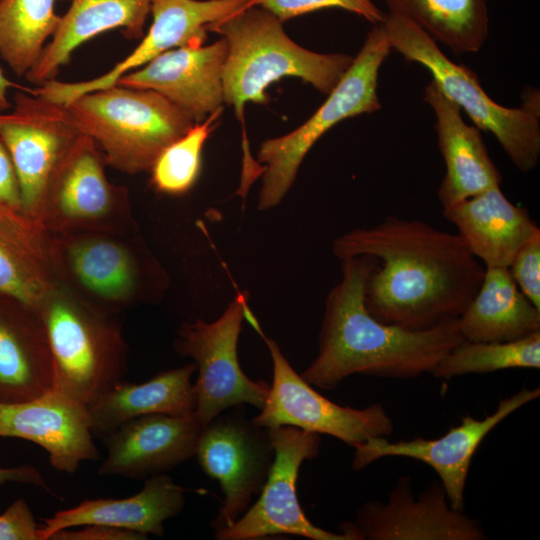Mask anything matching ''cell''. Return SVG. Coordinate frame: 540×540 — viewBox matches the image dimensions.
Returning a JSON list of instances; mask_svg holds the SVG:
<instances>
[{"mask_svg":"<svg viewBox=\"0 0 540 540\" xmlns=\"http://www.w3.org/2000/svg\"><path fill=\"white\" fill-rule=\"evenodd\" d=\"M332 250L340 260L372 256L364 293L368 312L413 331L458 318L485 271L457 233L394 215L342 234Z\"/></svg>","mask_w":540,"mask_h":540,"instance_id":"cell-1","label":"cell"},{"mask_svg":"<svg viewBox=\"0 0 540 540\" xmlns=\"http://www.w3.org/2000/svg\"><path fill=\"white\" fill-rule=\"evenodd\" d=\"M341 261V280L325 301L318 354L301 374L310 385L331 390L353 374L417 378L431 373L464 340L457 318L418 331L377 320L364 302L374 258L361 255Z\"/></svg>","mask_w":540,"mask_h":540,"instance_id":"cell-2","label":"cell"},{"mask_svg":"<svg viewBox=\"0 0 540 540\" xmlns=\"http://www.w3.org/2000/svg\"><path fill=\"white\" fill-rule=\"evenodd\" d=\"M207 30L220 34L227 43L222 75L224 103L233 106L243 126L247 161V103H267L266 89L284 77L299 78L328 95L353 61L344 53H318L303 48L286 34L282 21L259 6H248L210 24Z\"/></svg>","mask_w":540,"mask_h":540,"instance_id":"cell-3","label":"cell"},{"mask_svg":"<svg viewBox=\"0 0 540 540\" xmlns=\"http://www.w3.org/2000/svg\"><path fill=\"white\" fill-rule=\"evenodd\" d=\"M135 233L48 232L59 285L110 316L156 299L167 277Z\"/></svg>","mask_w":540,"mask_h":540,"instance_id":"cell-4","label":"cell"},{"mask_svg":"<svg viewBox=\"0 0 540 540\" xmlns=\"http://www.w3.org/2000/svg\"><path fill=\"white\" fill-rule=\"evenodd\" d=\"M65 106L107 165L129 175L149 172L160 153L195 124L159 93L119 84L84 93Z\"/></svg>","mask_w":540,"mask_h":540,"instance_id":"cell-5","label":"cell"},{"mask_svg":"<svg viewBox=\"0 0 540 540\" xmlns=\"http://www.w3.org/2000/svg\"><path fill=\"white\" fill-rule=\"evenodd\" d=\"M36 312L51 350L53 392L87 405L124 380L128 347L113 316L89 307L60 285Z\"/></svg>","mask_w":540,"mask_h":540,"instance_id":"cell-6","label":"cell"},{"mask_svg":"<svg viewBox=\"0 0 540 540\" xmlns=\"http://www.w3.org/2000/svg\"><path fill=\"white\" fill-rule=\"evenodd\" d=\"M391 49L383 24H374L348 70L311 117L290 133L261 143L257 154L263 165L259 210L281 202L306 154L327 131L347 118L381 109L378 77Z\"/></svg>","mask_w":540,"mask_h":540,"instance_id":"cell-7","label":"cell"},{"mask_svg":"<svg viewBox=\"0 0 540 540\" xmlns=\"http://www.w3.org/2000/svg\"><path fill=\"white\" fill-rule=\"evenodd\" d=\"M391 48L425 67L442 92L480 130L492 133L518 170L528 173L540 159L539 113L525 106L508 108L491 99L477 74L451 61L436 42L410 20L387 13L382 22Z\"/></svg>","mask_w":540,"mask_h":540,"instance_id":"cell-8","label":"cell"},{"mask_svg":"<svg viewBox=\"0 0 540 540\" xmlns=\"http://www.w3.org/2000/svg\"><path fill=\"white\" fill-rule=\"evenodd\" d=\"M105 156L80 134L51 175L38 224L47 232H136L128 189L112 183Z\"/></svg>","mask_w":540,"mask_h":540,"instance_id":"cell-9","label":"cell"},{"mask_svg":"<svg viewBox=\"0 0 540 540\" xmlns=\"http://www.w3.org/2000/svg\"><path fill=\"white\" fill-rule=\"evenodd\" d=\"M246 307V294L239 293L216 320L184 322L177 332L176 352L190 357L198 371L194 414L202 426L230 407L250 404L262 409L266 402L270 385L250 379L239 364L237 347Z\"/></svg>","mask_w":540,"mask_h":540,"instance_id":"cell-10","label":"cell"},{"mask_svg":"<svg viewBox=\"0 0 540 540\" xmlns=\"http://www.w3.org/2000/svg\"><path fill=\"white\" fill-rule=\"evenodd\" d=\"M194 457L223 493L211 523L215 534L234 523L261 493L274 460L270 429L249 418L244 405L230 407L202 427Z\"/></svg>","mask_w":540,"mask_h":540,"instance_id":"cell-11","label":"cell"},{"mask_svg":"<svg viewBox=\"0 0 540 540\" xmlns=\"http://www.w3.org/2000/svg\"><path fill=\"white\" fill-rule=\"evenodd\" d=\"M11 108L0 112V139L17 174L23 211L38 223L48 181L80 132L65 104L30 88L16 89Z\"/></svg>","mask_w":540,"mask_h":540,"instance_id":"cell-12","label":"cell"},{"mask_svg":"<svg viewBox=\"0 0 540 540\" xmlns=\"http://www.w3.org/2000/svg\"><path fill=\"white\" fill-rule=\"evenodd\" d=\"M262 336L273 363V381L264 406L252 418L257 425L293 426L333 436L352 447L370 438L392 435L394 424L382 404L357 409L334 403L292 368L273 339Z\"/></svg>","mask_w":540,"mask_h":540,"instance_id":"cell-13","label":"cell"},{"mask_svg":"<svg viewBox=\"0 0 540 540\" xmlns=\"http://www.w3.org/2000/svg\"><path fill=\"white\" fill-rule=\"evenodd\" d=\"M270 429L274 460L260 497L230 526L214 534L218 540H256L294 535L312 540H349L314 525L297 497L296 484L302 463L320 450V434L293 426Z\"/></svg>","mask_w":540,"mask_h":540,"instance_id":"cell-14","label":"cell"},{"mask_svg":"<svg viewBox=\"0 0 540 540\" xmlns=\"http://www.w3.org/2000/svg\"><path fill=\"white\" fill-rule=\"evenodd\" d=\"M349 540H486L478 519L451 507L446 491L434 480L415 498L412 480L398 479L385 502L364 503L353 521H342Z\"/></svg>","mask_w":540,"mask_h":540,"instance_id":"cell-15","label":"cell"},{"mask_svg":"<svg viewBox=\"0 0 540 540\" xmlns=\"http://www.w3.org/2000/svg\"><path fill=\"white\" fill-rule=\"evenodd\" d=\"M539 395V387L523 388L512 396L501 399L492 414L483 419L466 415L462 417L459 425L451 427L436 439L417 437L389 441L387 437L370 438L354 447L352 467L354 470H361L374 461L390 456L419 460L437 473L451 507L464 511L469 468L483 439L500 422Z\"/></svg>","mask_w":540,"mask_h":540,"instance_id":"cell-16","label":"cell"},{"mask_svg":"<svg viewBox=\"0 0 540 540\" xmlns=\"http://www.w3.org/2000/svg\"><path fill=\"white\" fill-rule=\"evenodd\" d=\"M252 0H152V24L139 45L108 72L81 82L56 79L37 86L34 92L66 104L88 92L112 85L158 55L187 45L204 44L208 26L246 7Z\"/></svg>","mask_w":540,"mask_h":540,"instance_id":"cell-17","label":"cell"},{"mask_svg":"<svg viewBox=\"0 0 540 540\" xmlns=\"http://www.w3.org/2000/svg\"><path fill=\"white\" fill-rule=\"evenodd\" d=\"M227 43L168 50L122 76L116 84L153 90L186 112L195 123L223 109V68Z\"/></svg>","mask_w":540,"mask_h":540,"instance_id":"cell-18","label":"cell"},{"mask_svg":"<svg viewBox=\"0 0 540 540\" xmlns=\"http://www.w3.org/2000/svg\"><path fill=\"white\" fill-rule=\"evenodd\" d=\"M202 427L194 413L129 420L103 437L107 455L98 474L144 480L166 473L194 457Z\"/></svg>","mask_w":540,"mask_h":540,"instance_id":"cell-19","label":"cell"},{"mask_svg":"<svg viewBox=\"0 0 540 540\" xmlns=\"http://www.w3.org/2000/svg\"><path fill=\"white\" fill-rule=\"evenodd\" d=\"M0 436L41 446L60 472L73 474L81 462L98 459L87 405L52 390L28 401L0 403Z\"/></svg>","mask_w":540,"mask_h":540,"instance_id":"cell-20","label":"cell"},{"mask_svg":"<svg viewBox=\"0 0 540 540\" xmlns=\"http://www.w3.org/2000/svg\"><path fill=\"white\" fill-rule=\"evenodd\" d=\"M423 99L434 111L438 147L446 166L438 188L443 210L500 186L502 175L487 151L481 130L464 122L460 107L433 79L425 86Z\"/></svg>","mask_w":540,"mask_h":540,"instance_id":"cell-21","label":"cell"},{"mask_svg":"<svg viewBox=\"0 0 540 540\" xmlns=\"http://www.w3.org/2000/svg\"><path fill=\"white\" fill-rule=\"evenodd\" d=\"M185 490L166 473L145 479L138 493L122 498H98L57 511L43 520L40 540H50L59 530L87 524H101L140 533L146 537L164 535V523L183 510Z\"/></svg>","mask_w":540,"mask_h":540,"instance_id":"cell-22","label":"cell"},{"mask_svg":"<svg viewBox=\"0 0 540 540\" xmlns=\"http://www.w3.org/2000/svg\"><path fill=\"white\" fill-rule=\"evenodd\" d=\"M54 368L38 313L0 295V403L24 402L48 393Z\"/></svg>","mask_w":540,"mask_h":540,"instance_id":"cell-23","label":"cell"},{"mask_svg":"<svg viewBox=\"0 0 540 540\" xmlns=\"http://www.w3.org/2000/svg\"><path fill=\"white\" fill-rule=\"evenodd\" d=\"M443 215L486 267L508 268L519 249L540 233L528 210L510 202L500 186L443 210Z\"/></svg>","mask_w":540,"mask_h":540,"instance_id":"cell-24","label":"cell"},{"mask_svg":"<svg viewBox=\"0 0 540 540\" xmlns=\"http://www.w3.org/2000/svg\"><path fill=\"white\" fill-rule=\"evenodd\" d=\"M151 6L152 0H72L52 40L25 78L37 86L56 79L73 52L103 32L122 29L127 38H142Z\"/></svg>","mask_w":540,"mask_h":540,"instance_id":"cell-25","label":"cell"},{"mask_svg":"<svg viewBox=\"0 0 540 540\" xmlns=\"http://www.w3.org/2000/svg\"><path fill=\"white\" fill-rule=\"evenodd\" d=\"M195 371L192 362L143 383H116L87 404L93 434L104 437L125 422L148 414L194 413L196 397L191 377Z\"/></svg>","mask_w":540,"mask_h":540,"instance_id":"cell-26","label":"cell"},{"mask_svg":"<svg viewBox=\"0 0 540 540\" xmlns=\"http://www.w3.org/2000/svg\"><path fill=\"white\" fill-rule=\"evenodd\" d=\"M58 286L48 232L25 214L0 209V295L36 311Z\"/></svg>","mask_w":540,"mask_h":540,"instance_id":"cell-27","label":"cell"},{"mask_svg":"<svg viewBox=\"0 0 540 540\" xmlns=\"http://www.w3.org/2000/svg\"><path fill=\"white\" fill-rule=\"evenodd\" d=\"M464 340L508 342L540 331V309L519 289L506 267H485L481 285L457 318Z\"/></svg>","mask_w":540,"mask_h":540,"instance_id":"cell-28","label":"cell"},{"mask_svg":"<svg viewBox=\"0 0 540 540\" xmlns=\"http://www.w3.org/2000/svg\"><path fill=\"white\" fill-rule=\"evenodd\" d=\"M388 13L402 16L455 54L476 53L486 42V0H384Z\"/></svg>","mask_w":540,"mask_h":540,"instance_id":"cell-29","label":"cell"},{"mask_svg":"<svg viewBox=\"0 0 540 540\" xmlns=\"http://www.w3.org/2000/svg\"><path fill=\"white\" fill-rule=\"evenodd\" d=\"M60 20L55 0H0V57L17 76L35 66Z\"/></svg>","mask_w":540,"mask_h":540,"instance_id":"cell-30","label":"cell"},{"mask_svg":"<svg viewBox=\"0 0 540 540\" xmlns=\"http://www.w3.org/2000/svg\"><path fill=\"white\" fill-rule=\"evenodd\" d=\"M540 367V331L508 342L463 340L452 348L430 374L451 379L471 373Z\"/></svg>","mask_w":540,"mask_h":540,"instance_id":"cell-31","label":"cell"},{"mask_svg":"<svg viewBox=\"0 0 540 540\" xmlns=\"http://www.w3.org/2000/svg\"><path fill=\"white\" fill-rule=\"evenodd\" d=\"M222 110L195 123L160 153L149 171L151 184L157 191L181 195L194 186L200 174L203 146Z\"/></svg>","mask_w":540,"mask_h":540,"instance_id":"cell-32","label":"cell"},{"mask_svg":"<svg viewBox=\"0 0 540 540\" xmlns=\"http://www.w3.org/2000/svg\"><path fill=\"white\" fill-rule=\"evenodd\" d=\"M249 6L262 7L282 22L324 8H340L372 24L382 23L387 16L373 0H252Z\"/></svg>","mask_w":540,"mask_h":540,"instance_id":"cell-33","label":"cell"},{"mask_svg":"<svg viewBox=\"0 0 540 540\" xmlns=\"http://www.w3.org/2000/svg\"><path fill=\"white\" fill-rule=\"evenodd\" d=\"M508 270L521 292L540 309V233L519 249Z\"/></svg>","mask_w":540,"mask_h":540,"instance_id":"cell-34","label":"cell"},{"mask_svg":"<svg viewBox=\"0 0 540 540\" xmlns=\"http://www.w3.org/2000/svg\"><path fill=\"white\" fill-rule=\"evenodd\" d=\"M39 527L28 503L22 498L0 514V540H40Z\"/></svg>","mask_w":540,"mask_h":540,"instance_id":"cell-35","label":"cell"},{"mask_svg":"<svg viewBox=\"0 0 540 540\" xmlns=\"http://www.w3.org/2000/svg\"><path fill=\"white\" fill-rule=\"evenodd\" d=\"M148 537L126 529L101 524H87L62 529L54 533L50 540H142Z\"/></svg>","mask_w":540,"mask_h":540,"instance_id":"cell-36","label":"cell"},{"mask_svg":"<svg viewBox=\"0 0 540 540\" xmlns=\"http://www.w3.org/2000/svg\"><path fill=\"white\" fill-rule=\"evenodd\" d=\"M0 209L22 213V199L17 174L8 150L0 139Z\"/></svg>","mask_w":540,"mask_h":540,"instance_id":"cell-37","label":"cell"},{"mask_svg":"<svg viewBox=\"0 0 540 540\" xmlns=\"http://www.w3.org/2000/svg\"><path fill=\"white\" fill-rule=\"evenodd\" d=\"M8 482L34 484L50 491L40 472L31 465L0 468V486Z\"/></svg>","mask_w":540,"mask_h":540,"instance_id":"cell-38","label":"cell"},{"mask_svg":"<svg viewBox=\"0 0 540 540\" xmlns=\"http://www.w3.org/2000/svg\"><path fill=\"white\" fill-rule=\"evenodd\" d=\"M10 89H26V87L11 81L8 77H6L5 73L0 67V112H5L12 106L8 97V92Z\"/></svg>","mask_w":540,"mask_h":540,"instance_id":"cell-39","label":"cell"}]
</instances>
